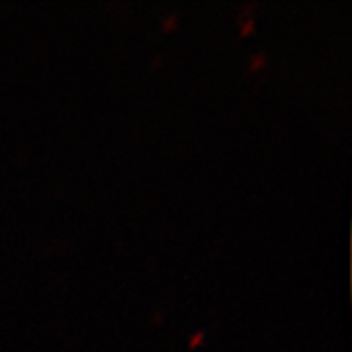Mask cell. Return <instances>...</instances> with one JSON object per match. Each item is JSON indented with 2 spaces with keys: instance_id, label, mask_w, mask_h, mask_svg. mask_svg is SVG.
Segmentation results:
<instances>
[{
  "instance_id": "3",
  "label": "cell",
  "mask_w": 352,
  "mask_h": 352,
  "mask_svg": "<svg viewBox=\"0 0 352 352\" xmlns=\"http://www.w3.org/2000/svg\"><path fill=\"white\" fill-rule=\"evenodd\" d=\"M176 20H178V14H166V16H163V25L168 30L176 24Z\"/></svg>"
},
{
  "instance_id": "1",
  "label": "cell",
  "mask_w": 352,
  "mask_h": 352,
  "mask_svg": "<svg viewBox=\"0 0 352 352\" xmlns=\"http://www.w3.org/2000/svg\"><path fill=\"white\" fill-rule=\"evenodd\" d=\"M204 337H206V331L204 329H198L196 333H192L190 335V340H188V346L190 349H194V346H198L201 340H204Z\"/></svg>"
},
{
  "instance_id": "2",
  "label": "cell",
  "mask_w": 352,
  "mask_h": 352,
  "mask_svg": "<svg viewBox=\"0 0 352 352\" xmlns=\"http://www.w3.org/2000/svg\"><path fill=\"white\" fill-rule=\"evenodd\" d=\"M264 61H266V57H264V53H256V55H252L251 57V65H249V69H261L264 67Z\"/></svg>"
}]
</instances>
